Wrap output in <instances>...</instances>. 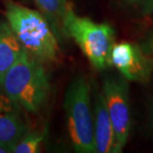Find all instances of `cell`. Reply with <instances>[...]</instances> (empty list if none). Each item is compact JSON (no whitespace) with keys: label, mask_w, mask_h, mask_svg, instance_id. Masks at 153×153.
Returning <instances> with one entry per match:
<instances>
[{"label":"cell","mask_w":153,"mask_h":153,"mask_svg":"<svg viewBox=\"0 0 153 153\" xmlns=\"http://www.w3.org/2000/svg\"><path fill=\"white\" fill-rule=\"evenodd\" d=\"M102 93L114 130V152L119 153L127 142L131 128L129 87L123 76H111L103 81Z\"/></svg>","instance_id":"5"},{"label":"cell","mask_w":153,"mask_h":153,"mask_svg":"<svg viewBox=\"0 0 153 153\" xmlns=\"http://www.w3.org/2000/svg\"><path fill=\"white\" fill-rule=\"evenodd\" d=\"M5 16L24 50L41 63L57 61L59 46L56 34L41 12L7 1Z\"/></svg>","instance_id":"2"},{"label":"cell","mask_w":153,"mask_h":153,"mask_svg":"<svg viewBox=\"0 0 153 153\" xmlns=\"http://www.w3.org/2000/svg\"><path fill=\"white\" fill-rule=\"evenodd\" d=\"M13 149L14 146L0 142V153H11L13 152Z\"/></svg>","instance_id":"12"},{"label":"cell","mask_w":153,"mask_h":153,"mask_svg":"<svg viewBox=\"0 0 153 153\" xmlns=\"http://www.w3.org/2000/svg\"><path fill=\"white\" fill-rule=\"evenodd\" d=\"M44 139V134L39 131H29L19 142L15 145L13 152L15 153H35L39 151L40 144Z\"/></svg>","instance_id":"11"},{"label":"cell","mask_w":153,"mask_h":153,"mask_svg":"<svg viewBox=\"0 0 153 153\" xmlns=\"http://www.w3.org/2000/svg\"><path fill=\"white\" fill-rule=\"evenodd\" d=\"M12 105L11 100L8 105L0 103V142L15 147L30 130L18 111L12 109Z\"/></svg>","instance_id":"8"},{"label":"cell","mask_w":153,"mask_h":153,"mask_svg":"<svg viewBox=\"0 0 153 153\" xmlns=\"http://www.w3.org/2000/svg\"><path fill=\"white\" fill-rule=\"evenodd\" d=\"M147 48H148V50L150 51V53L153 55V32L151 33V35L149 36V38H148Z\"/></svg>","instance_id":"13"},{"label":"cell","mask_w":153,"mask_h":153,"mask_svg":"<svg viewBox=\"0 0 153 153\" xmlns=\"http://www.w3.org/2000/svg\"><path fill=\"white\" fill-rule=\"evenodd\" d=\"M63 32L74 39L79 49L97 71L111 65L114 46V30L108 24L97 23L90 18L78 16L70 7L63 20Z\"/></svg>","instance_id":"4"},{"label":"cell","mask_w":153,"mask_h":153,"mask_svg":"<svg viewBox=\"0 0 153 153\" xmlns=\"http://www.w3.org/2000/svg\"><path fill=\"white\" fill-rule=\"evenodd\" d=\"M34 2L47 18L55 34L63 32V20L70 8L67 0H34Z\"/></svg>","instance_id":"10"},{"label":"cell","mask_w":153,"mask_h":153,"mask_svg":"<svg viewBox=\"0 0 153 153\" xmlns=\"http://www.w3.org/2000/svg\"><path fill=\"white\" fill-rule=\"evenodd\" d=\"M0 91L26 111H41L50 93L49 79L41 62L23 50L16 62L0 75Z\"/></svg>","instance_id":"1"},{"label":"cell","mask_w":153,"mask_h":153,"mask_svg":"<svg viewBox=\"0 0 153 153\" xmlns=\"http://www.w3.org/2000/svg\"><path fill=\"white\" fill-rule=\"evenodd\" d=\"M23 50L8 22H0V75L16 62Z\"/></svg>","instance_id":"9"},{"label":"cell","mask_w":153,"mask_h":153,"mask_svg":"<svg viewBox=\"0 0 153 153\" xmlns=\"http://www.w3.org/2000/svg\"><path fill=\"white\" fill-rule=\"evenodd\" d=\"M125 1L129 2V3H139V2H143L144 0H125Z\"/></svg>","instance_id":"14"},{"label":"cell","mask_w":153,"mask_h":153,"mask_svg":"<svg viewBox=\"0 0 153 153\" xmlns=\"http://www.w3.org/2000/svg\"><path fill=\"white\" fill-rule=\"evenodd\" d=\"M94 132L97 153H114L115 145L114 130L106 108L105 94L97 87L94 90Z\"/></svg>","instance_id":"7"},{"label":"cell","mask_w":153,"mask_h":153,"mask_svg":"<svg viewBox=\"0 0 153 153\" xmlns=\"http://www.w3.org/2000/svg\"><path fill=\"white\" fill-rule=\"evenodd\" d=\"M111 65L127 81L145 82L152 74V60L138 45L129 42L114 44L111 54Z\"/></svg>","instance_id":"6"},{"label":"cell","mask_w":153,"mask_h":153,"mask_svg":"<svg viewBox=\"0 0 153 153\" xmlns=\"http://www.w3.org/2000/svg\"><path fill=\"white\" fill-rule=\"evenodd\" d=\"M91 94L85 76L79 75L68 85L64 100L70 138L75 151L79 153L97 152Z\"/></svg>","instance_id":"3"}]
</instances>
